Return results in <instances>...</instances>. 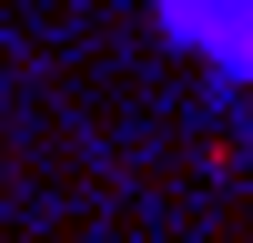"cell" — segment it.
<instances>
[{
	"label": "cell",
	"mask_w": 253,
	"mask_h": 243,
	"mask_svg": "<svg viewBox=\"0 0 253 243\" xmlns=\"http://www.w3.org/2000/svg\"><path fill=\"white\" fill-rule=\"evenodd\" d=\"M162 31L253 91V0H162Z\"/></svg>",
	"instance_id": "cell-1"
}]
</instances>
